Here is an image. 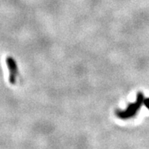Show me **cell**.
Returning <instances> with one entry per match:
<instances>
[{"label": "cell", "mask_w": 149, "mask_h": 149, "mask_svg": "<svg viewBox=\"0 0 149 149\" xmlns=\"http://www.w3.org/2000/svg\"><path fill=\"white\" fill-rule=\"evenodd\" d=\"M144 100H145L144 94L141 92L138 93L136 101L135 103L130 104L127 107V109L126 110H124V111L118 110L116 112V116L120 118V119H123V120H126V119H130V118L132 117L140 110L141 107L144 104Z\"/></svg>", "instance_id": "6da1fadb"}, {"label": "cell", "mask_w": 149, "mask_h": 149, "mask_svg": "<svg viewBox=\"0 0 149 149\" xmlns=\"http://www.w3.org/2000/svg\"><path fill=\"white\" fill-rule=\"evenodd\" d=\"M6 63L9 71V82L12 84H15L18 74V68L15 60L12 57H8L6 59Z\"/></svg>", "instance_id": "7a4b0ae2"}, {"label": "cell", "mask_w": 149, "mask_h": 149, "mask_svg": "<svg viewBox=\"0 0 149 149\" xmlns=\"http://www.w3.org/2000/svg\"><path fill=\"white\" fill-rule=\"evenodd\" d=\"M144 104L145 105V107L149 110V98H145V100H144Z\"/></svg>", "instance_id": "3957f363"}]
</instances>
